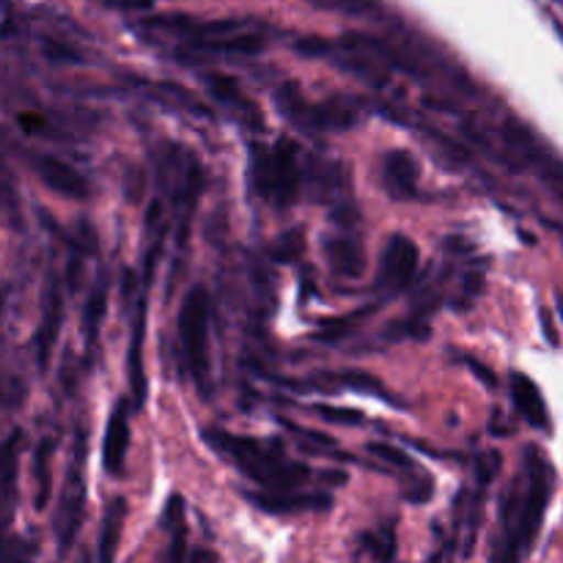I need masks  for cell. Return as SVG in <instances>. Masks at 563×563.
I'll use <instances>...</instances> for the list:
<instances>
[{
	"label": "cell",
	"mask_w": 563,
	"mask_h": 563,
	"mask_svg": "<svg viewBox=\"0 0 563 563\" xmlns=\"http://www.w3.org/2000/svg\"><path fill=\"white\" fill-rule=\"evenodd\" d=\"M82 465H86V438L75 434V451H71L69 476H66L64 493H60L58 515H55V537H58L60 553H69L80 531L82 509H86V482H82Z\"/></svg>",
	"instance_id": "cell-5"
},
{
	"label": "cell",
	"mask_w": 563,
	"mask_h": 563,
	"mask_svg": "<svg viewBox=\"0 0 563 563\" xmlns=\"http://www.w3.org/2000/svg\"><path fill=\"white\" fill-rule=\"evenodd\" d=\"M251 168L258 192L275 207H289L300 192V154L291 137H280L275 148L253 146Z\"/></svg>",
	"instance_id": "cell-3"
},
{
	"label": "cell",
	"mask_w": 563,
	"mask_h": 563,
	"mask_svg": "<svg viewBox=\"0 0 563 563\" xmlns=\"http://www.w3.org/2000/svg\"><path fill=\"white\" fill-rule=\"evenodd\" d=\"M368 454L379 456V460L390 462V465H396V467H410V456L401 454L399 449H394V445H388V443H372L368 445Z\"/></svg>",
	"instance_id": "cell-23"
},
{
	"label": "cell",
	"mask_w": 563,
	"mask_h": 563,
	"mask_svg": "<svg viewBox=\"0 0 563 563\" xmlns=\"http://www.w3.org/2000/svg\"><path fill=\"white\" fill-rule=\"evenodd\" d=\"M33 165H36L38 179L58 196L71 198V201H86L88 198V181L69 163L53 157V154H38Z\"/></svg>",
	"instance_id": "cell-9"
},
{
	"label": "cell",
	"mask_w": 563,
	"mask_h": 563,
	"mask_svg": "<svg viewBox=\"0 0 563 563\" xmlns=\"http://www.w3.org/2000/svg\"><path fill=\"white\" fill-rule=\"evenodd\" d=\"M317 410L328 423H363V416L357 410H341V407H317Z\"/></svg>",
	"instance_id": "cell-24"
},
{
	"label": "cell",
	"mask_w": 563,
	"mask_h": 563,
	"mask_svg": "<svg viewBox=\"0 0 563 563\" xmlns=\"http://www.w3.org/2000/svg\"><path fill=\"white\" fill-rule=\"evenodd\" d=\"M190 559H192V561H214V559H218V555L207 553V550H198V553H192Z\"/></svg>",
	"instance_id": "cell-25"
},
{
	"label": "cell",
	"mask_w": 563,
	"mask_h": 563,
	"mask_svg": "<svg viewBox=\"0 0 563 563\" xmlns=\"http://www.w3.org/2000/svg\"><path fill=\"white\" fill-rule=\"evenodd\" d=\"M339 383H344L346 388H352V390H361V394L385 396L383 390H379V388H383V385H379L377 379H374V377H368V374H361V372H346V374H341Z\"/></svg>",
	"instance_id": "cell-22"
},
{
	"label": "cell",
	"mask_w": 563,
	"mask_h": 563,
	"mask_svg": "<svg viewBox=\"0 0 563 563\" xmlns=\"http://www.w3.org/2000/svg\"><path fill=\"white\" fill-rule=\"evenodd\" d=\"M308 3L319 5V9L344 11V14H366L374 9V0H308Z\"/></svg>",
	"instance_id": "cell-21"
},
{
	"label": "cell",
	"mask_w": 563,
	"mask_h": 563,
	"mask_svg": "<svg viewBox=\"0 0 563 563\" xmlns=\"http://www.w3.org/2000/svg\"><path fill=\"white\" fill-rule=\"evenodd\" d=\"M60 322H64V295H60L58 280H49L47 295H44V308H42V324L36 330V357L38 368H47L49 355H53V346L58 341Z\"/></svg>",
	"instance_id": "cell-10"
},
{
	"label": "cell",
	"mask_w": 563,
	"mask_h": 563,
	"mask_svg": "<svg viewBox=\"0 0 563 563\" xmlns=\"http://www.w3.org/2000/svg\"><path fill=\"white\" fill-rule=\"evenodd\" d=\"M418 165L407 152H390L385 157V185L388 192L396 198H407L416 192Z\"/></svg>",
	"instance_id": "cell-14"
},
{
	"label": "cell",
	"mask_w": 563,
	"mask_h": 563,
	"mask_svg": "<svg viewBox=\"0 0 563 563\" xmlns=\"http://www.w3.org/2000/svg\"><path fill=\"white\" fill-rule=\"evenodd\" d=\"M278 108H284L291 119H302L306 115L308 124L322 126V130H344V126H352V121H355V113L346 104L328 102L319 104V108H311V104H306V99H297L291 91L278 93Z\"/></svg>",
	"instance_id": "cell-7"
},
{
	"label": "cell",
	"mask_w": 563,
	"mask_h": 563,
	"mask_svg": "<svg viewBox=\"0 0 563 563\" xmlns=\"http://www.w3.org/2000/svg\"><path fill=\"white\" fill-rule=\"evenodd\" d=\"M126 520V500L124 498H113L104 509V520H102V533H99V559L102 561H113L115 550H119L121 542V528H124Z\"/></svg>",
	"instance_id": "cell-16"
},
{
	"label": "cell",
	"mask_w": 563,
	"mask_h": 563,
	"mask_svg": "<svg viewBox=\"0 0 563 563\" xmlns=\"http://www.w3.org/2000/svg\"><path fill=\"white\" fill-rule=\"evenodd\" d=\"M207 80V88L209 91L218 97V102H223L225 108L231 110L234 115H240V121H245L247 126H262V113L256 110V104L251 102V99L245 97V93L240 91V86H236L231 77H223V75H207L203 77Z\"/></svg>",
	"instance_id": "cell-13"
},
{
	"label": "cell",
	"mask_w": 563,
	"mask_h": 563,
	"mask_svg": "<svg viewBox=\"0 0 563 563\" xmlns=\"http://www.w3.org/2000/svg\"><path fill=\"white\" fill-rule=\"evenodd\" d=\"M561 308H563V306H561Z\"/></svg>",
	"instance_id": "cell-27"
},
{
	"label": "cell",
	"mask_w": 563,
	"mask_h": 563,
	"mask_svg": "<svg viewBox=\"0 0 563 563\" xmlns=\"http://www.w3.org/2000/svg\"><path fill=\"white\" fill-rule=\"evenodd\" d=\"M3 308H5V291L0 289V317H3Z\"/></svg>",
	"instance_id": "cell-26"
},
{
	"label": "cell",
	"mask_w": 563,
	"mask_h": 563,
	"mask_svg": "<svg viewBox=\"0 0 563 563\" xmlns=\"http://www.w3.org/2000/svg\"><path fill=\"white\" fill-rule=\"evenodd\" d=\"M22 434L14 432L9 440L0 443V489L11 487L14 482V471H16V451H20Z\"/></svg>",
	"instance_id": "cell-20"
},
{
	"label": "cell",
	"mask_w": 563,
	"mask_h": 563,
	"mask_svg": "<svg viewBox=\"0 0 563 563\" xmlns=\"http://www.w3.org/2000/svg\"><path fill=\"white\" fill-rule=\"evenodd\" d=\"M328 256L339 273H344L346 278H357L363 273V251L357 242L352 240H330L328 242Z\"/></svg>",
	"instance_id": "cell-18"
},
{
	"label": "cell",
	"mask_w": 563,
	"mask_h": 563,
	"mask_svg": "<svg viewBox=\"0 0 563 563\" xmlns=\"http://www.w3.org/2000/svg\"><path fill=\"white\" fill-rule=\"evenodd\" d=\"M511 401H515V410L520 412V418L528 423V427L550 434L553 421H550L548 401H544L542 390H539V385L533 383L528 374L522 372L511 374Z\"/></svg>",
	"instance_id": "cell-8"
},
{
	"label": "cell",
	"mask_w": 563,
	"mask_h": 563,
	"mask_svg": "<svg viewBox=\"0 0 563 563\" xmlns=\"http://www.w3.org/2000/svg\"><path fill=\"white\" fill-rule=\"evenodd\" d=\"M104 311H108V286L99 278V284L93 286L91 297L86 302V311H82V330H86V344L93 346L99 339V328L104 322Z\"/></svg>",
	"instance_id": "cell-17"
},
{
	"label": "cell",
	"mask_w": 563,
	"mask_h": 563,
	"mask_svg": "<svg viewBox=\"0 0 563 563\" xmlns=\"http://www.w3.org/2000/svg\"><path fill=\"white\" fill-rule=\"evenodd\" d=\"M418 269V245L405 234H394L383 251L377 284L388 291H401L412 284Z\"/></svg>",
	"instance_id": "cell-6"
},
{
	"label": "cell",
	"mask_w": 563,
	"mask_h": 563,
	"mask_svg": "<svg viewBox=\"0 0 563 563\" xmlns=\"http://www.w3.org/2000/svg\"><path fill=\"white\" fill-rule=\"evenodd\" d=\"M253 504L258 506V509L269 511V515H297V511H311V509H324L328 506V500H322V495H295V493H286V489H280V493H258V495H251Z\"/></svg>",
	"instance_id": "cell-15"
},
{
	"label": "cell",
	"mask_w": 563,
	"mask_h": 563,
	"mask_svg": "<svg viewBox=\"0 0 563 563\" xmlns=\"http://www.w3.org/2000/svg\"><path fill=\"white\" fill-rule=\"evenodd\" d=\"M49 460H53V440L44 438L36 449V509H44L49 500V489H53V478H49Z\"/></svg>",
	"instance_id": "cell-19"
},
{
	"label": "cell",
	"mask_w": 563,
	"mask_h": 563,
	"mask_svg": "<svg viewBox=\"0 0 563 563\" xmlns=\"http://www.w3.org/2000/svg\"><path fill=\"white\" fill-rule=\"evenodd\" d=\"M555 489V467L544 456L539 445H528L522 454L520 476L506 489L504 506H500V522H504V542L495 559L520 561L537 544L542 531L544 511Z\"/></svg>",
	"instance_id": "cell-1"
},
{
	"label": "cell",
	"mask_w": 563,
	"mask_h": 563,
	"mask_svg": "<svg viewBox=\"0 0 563 563\" xmlns=\"http://www.w3.org/2000/svg\"><path fill=\"white\" fill-rule=\"evenodd\" d=\"M203 440L229 456L247 478L264 484L273 489H291L308 478V467L297 465L284 454V443L280 440H253V438H234L220 429H207Z\"/></svg>",
	"instance_id": "cell-2"
},
{
	"label": "cell",
	"mask_w": 563,
	"mask_h": 563,
	"mask_svg": "<svg viewBox=\"0 0 563 563\" xmlns=\"http://www.w3.org/2000/svg\"><path fill=\"white\" fill-rule=\"evenodd\" d=\"M126 451H130V418H126V405L119 401L115 410L110 412L102 443V465L110 476H121L124 473Z\"/></svg>",
	"instance_id": "cell-11"
},
{
	"label": "cell",
	"mask_w": 563,
	"mask_h": 563,
	"mask_svg": "<svg viewBox=\"0 0 563 563\" xmlns=\"http://www.w3.org/2000/svg\"><path fill=\"white\" fill-rule=\"evenodd\" d=\"M146 286H143V295L137 300L135 311V324H132V341H130V357H126V366H130V388L135 396V407H143L146 401V368H143V335H146Z\"/></svg>",
	"instance_id": "cell-12"
},
{
	"label": "cell",
	"mask_w": 563,
	"mask_h": 563,
	"mask_svg": "<svg viewBox=\"0 0 563 563\" xmlns=\"http://www.w3.org/2000/svg\"><path fill=\"white\" fill-rule=\"evenodd\" d=\"M181 355L201 388L209 383V295L203 286H192L179 313Z\"/></svg>",
	"instance_id": "cell-4"
}]
</instances>
